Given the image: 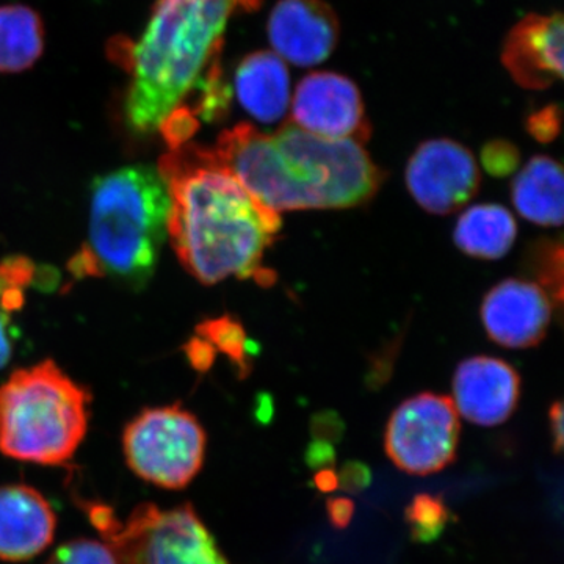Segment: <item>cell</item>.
<instances>
[{
	"instance_id": "1",
	"label": "cell",
	"mask_w": 564,
	"mask_h": 564,
	"mask_svg": "<svg viewBox=\"0 0 564 564\" xmlns=\"http://www.w3.org/2000/svg\"><path fill=\"white\" fill-rule=\"evenodd\" d=\"M261 0H158L139 41L115 39L111 61L131 74L126 120L133 131H159L180 107L199 117L228 109L223 82V35L236 11L259 9Z\"/></svg>"
},
{
	"instance_id": "2",
	"label": "cell",
	"mask_w": 564,
	"mask_h": 564,
	"mask_svg": "<svg viewBox=\"0 0 564 564\" xmlns=\"http://www.w3.org/2000/svg\"><path fill=\"white\" fill-rule=\"evenodd\" d=\"M158 170L169 188V237L192 276L206 285L231 276L273 284L262 261L280 232V214L256 202L199 144L170 150Z\"/></svg>"
},
{
	"instance_id": "3",
	"label": "cell",
	"mask_w": 564,
	"mask_h": 564,
	"mask_svg": "<svg viewBox=\"0 0 564 564\" xmlns=\"http://www.w3.org/2000/svg\"><path fill=\"white\" fill-rule=\"evenodd\" d=\"M215 158L267 209H347L377 195L384 174L356 140L314 135L289 122L276 133L251 124L223 131Z\"/></svg>"
},
{
	"instance_id": "4",
	"label": "cell",
	"mask_w": 564,
	"mask_h": 564,
	"mask_svg": "<svg viewBox=\"0 0 564 564\" xmlns=\"http://www.w3.org/2000/svg\"><path fill=\"white\" fill-rule=\"evenodd\" d=\"M169 188L154 166L104 174L93 182L88 242L69 262L70 272L143 289L169 237Z\"/></svg>"
},
{
	"instance_id": "5",
	"label": "cell",
	"mask_w": 564,
	"mask_h": 564,
	"mask_svg": "<svg viewBox=\"0 0 564 564\" xmlns=\"http://www.w3.org/2000/svg\"><path fill=\"white\" fill-rule=\"evenodd\" d=\"M91 395L54 361L17 370L0 386V454L63 466L84 443Z\"/></svg>"
},
{
	"instance_id": "6",
	"label": "cell",
	"mask_w": 564,
	"mask_h": 564,
	"mask_svg": "<svg viewBox=\"0 0 564 564\" xmlns=\"http://www.w3.org/2000/svg\"><path fill=\"white\" fill-rule=\"evenodd\" d=\"M207 434L202 423L181 408H148L126 425V464L141 480L181 491L198 477L206 459Z\"/></svg>"
},
{
	"instance_id": "7",
	"label": "cell",
	"mask_w": 564,
	"mask_h": 564,
	"mask_svg": "<svg viewBox=\"0 0 564 564\" xmlns=\"http://www.w3.org/2000/svg\"><path fill=\"white\" fill-rule=\"evenodd\" d=\"M106 543L120 564H229L192 503H140Z\"/></svg>"
},
{
	"instance_id": "8",
	"label": "cell",
	"mask_w": 564,
	"mask_h": 564,
	"mask_svg": "<svg viewBox=\"0 0 564 564\" xmlns=\"http://www.w3.org/2000/svg\"><path fill=\"white\" fill-rule=\"evenodd\" d=\"M458 411L451 397L422 392L404 400L389 419L386 455L404 474L425 477L455 463L458 454Z\"/></svg>"
},
{
	"instance_id": "9",
	"label": "cell",
	"mask_w": 564,
	"mask_h": 564,
	"mask_svg": "<svg viewBox=\"0 0 564 564\" xmlns=\"http://www.w3.org/2000/svg\"><path fill=\"white\" fill-rule=\"evenodd\" d=\"M480 169L473 152L454 140L425 141L406 166L408 191L430 214L462 209L480 188Z\"/></svg>"
},
{
	"instance_id": "10",
	"label": "cell",
	"mask_w": 564,
	"mask_h": 564,
	"mask_svg": "<svg viewBox=\"0 0 564 564\" xmlns=\"http://www.w3.org/2000/svg\"><path fill=\"white\" fill-rule=\"evenodd\" d=\"M292 120L304 131L325 139L364 143L370 137L361 93L340 74L304 77L293 96Z\"/></svg>"
},
{
	"instance_id": "11",
	"label": "cell",
	"mask_w": 564,
	"mask_h": 564,
	"mask_svg": "<svg viewBox=\"0 0 564 564\" xmlns=\"http://www.w3.org/2000/svg\"><path fill=\"white\" fill-rule=\"evenodd\" d=\"M552 304L536 282L505 280L486 293L481 322L494 343L507 348L534 347L544 339Z\"/></svg>"
},
{
	"instance_id": "12",
	"label": "cell",
	"mask_w": 564,
	"mask_h": 564,
	"mask_svg": "<svg viewBox=\"0 0 564 564\" xmlns=\"http://www.w3.org/2000/svg\"><path fill=\"white\" fill-rule=\"evenodd\" d=\"M274 54L295 66H314L333 54L339 21L323 0H281L269 20Z\"/></svg>"
},
{
	"instance_id": "13",
	"label": "cell",
	"mask_w": 564,
	"mask_h": 564,
	"mask_svg": "<svg viewBox=\"0 0 564 564\" xmlns=\"http://www.w3.org/2000/svg\"><path fill=\"white\" fill-rule=\"evenodd\" d=\"M521 378L510 364L491 356H474L459 364L454 377L458 414L480 426L507 422L518 408Z\"/></svg>"
},
{
	"instance_id": "14",
	"label": "cell",
	"mask_w": 564,
	"mask_h": 564,
	"mask_svg": "<svg viewBox=\"0 0 564 564\" xmlns=\"http://www.w3.org/2000/svg\"><path fill=\"white\" fill-rule=\"evenodd\" d=\"M502 62L513 79L530 90H544L563 76V17L530 14L508 35Z\"/></svg>"
},
{
	"instance_id": "15",
	"label": "cell",
	"mask_w": 564,
	"mask_h": 564,
	"mask_svg": "<svg viewBox=\"0 0 564 564\" xmlns=\"http://www.w3.org/2000/svg\"><path fill=\"white\" fill-rule=\"evenodd\" d=\"M57 516L50 500L31 485L0 486V560L22 563L50 547Z\"/></svg>"
},
{
	"instance_id": "16",
	"label": "cell",
	"mask_w": 564,
	"mask_h": 564,
	"mask_svg": "<svg viewBox=\"0 0 564 564\" xmlns=\"http://www.w3.org/2000/svg\"><path fill=\"white\" fill-rule=\"evenodd\" d=\"M236 93L256 120L267 124L281 121L291 104V77L284 61L274 52L248 55L236 73Z\"/></svg>"
},
{
	"instance_id": "17",
	"label": "cell",
	"mask_w": 564,
	"mask_h": 564,
	"mask_svg": "<svg viewBox=\"0 0 564 564\" xmlns=\"http://www.w3.org/2000/svg\"><path fill=\"white\" fill-rule=\"evenodd\" d=\"M563 170L547 155H534L513 181L516 210L540 226H562Z\"/></svg>"
},
{
	"instance_id": "18",
	"label": "cell",
	"mask_w": 564,
	"mask_h": 564,
	"mask_svg": "<svg viewBox=\"0 0 564 564\" xmlns=\"http://www.w3.org/2000/svg\"><path fill=\"white\" fill-rule=\"evenodd\" d=\"M518 225L511 212L499 204H477L464 210L456 221V247L473 258H503L514 245Z\"/></svg>"
},
{
	"instance_id": "19",
	"label": "cell",
	"mask_w": 564,
	"mask_h": 564,
	"mask_svg": "<svg viewBox=\"0 0 564 564\" xmlns=\"http://www.w3.org/2000/svg\"><path fill=\"white\" fill-rule=\"evenodd\" d=\"M44 50V28L31 7H0V73L32 68Z\"/></svg>"
},
{
	"instance_id": "20",
	"label": "cell",
	"mask_w": 564,
	"mask_h": 564,
	"mask_svg": "<svg viewBox=\"0 0 564 564\" xmlns=\"http://www.w3.org/2000/svg\"><path fill=\"white\" fill-rule=\"evenodd\" d=\"M452 513L440 494H417L404 510V519L410 524L411 540L419 544H430L440 540Z\"/></svg>"
},
{
	"instance_id": "21",
	"label": "cell",
	"mask_w": 564,
	"mask_h": 564,
	"mask_svg": "<svg viewBox=\"0 0 564 564\" xmlns=\"http://www.w3.org/2000/svg\"><path fill=\"white\" fill-rule=\"evenodd\" d=\"M198 337L209 343L215 351L225 352L242 377L250 373L247 334L236 318L229 315L210 318L198 326Z\"/></svg>"
},
{
	"instance_id": "22",
	"label": "cell",
	"mask_w": 564,
	"mask_h": 564,
	"mask_svg": "<svg viewBox=\"0 0 564 564\" xmlns=\"http://www.w3.org/2000/svg\"><path fill=\"white\" fill-rule=\"evenodd\" d=\"M563 245L552 240H540L530 248L529 270L538 280V285L556 306L563 303Z\"/></svg>"
},
{
	"instance_id": "23",
	"label": "cell",
	"mask_w": 564,
	"mask_h": 564,
	"mask_svg": "<svg viewBox=\"0 0 564 564\" xmlns=\"http://www.w3.org/2000/svg\"><path fill=\"white\" fill-rule=\"evenodd\" d=\"M46 564H120V560L106 541L77 538L55 549Z\"/></svg>"
},
{
	"instance_id": "24",
	"label": "cell",
	"mask_w": 564,
	"mask_h": 564,
	"mask_svg": "<svg viewBox=\"0 0 564 564\" xmlns=\"http://www.w3.org/2000/svg\"><path fill=\"white\" fill-rule=\"evenodd\" d=\"M481 163L494 177H507L518 172L521 152L507 140H492L481 151Z\"/></svg>"
},
{
	"instance_id": "25",
	"label": "cell",
	"mask_w": 564,
	"mask_h": 564,
	"mask_svg": "<svg viewBox=\"0 0 564 564\" xmlns=\"http://www.w3.org/2000/svg\"><path fill=\"white\" fill-rule=\"evenodd\" d=\"M198 129V118L187 107H180L165 118L159 131L163 133V139H165L170 150H176L182 144L188 143V140L195 135Z\"/></svg>"
},
{
	"instance_id": "26",
	"label": "cell",
	"mask_w": 564,
	"mask_h": 564,
	"mask_svg": "<svg viewBox=\"0 0 564 564\" xmlns=\"http://www.w3.org/2000/svg\"><path fill=\"white\" fill-rule=\"evenodd\" d=\"M562 110L558 106H547L527 120V131L540 143H551L560 133Z\"/></svg>"
},
{
	"instance_id": "27",
	"label": "cell",
	"mask_w": 564,
	"mask_h": 564,
	"mask_svg": "<svg viewBox=\"0 0 564 564\" xmlns=\"http://www.w3.org/2000/svg\"><path fill=\"white\" fill-rule=\"evenodd\" d=\"M82 502H84V500H82ZM82 510L87 513L88 521L98 530L104 541L117 532L118 527L121 525V519L118 518L110 505L85 500V502L82 503Z\"/></svg>"
},
{
	"instance_id": "28",
	"label": "cell",
	"mask_w": 564,
	"mask_h": 564,
	"mask_svg": "<svg viewBox=\"0 0 564 564\" xmlns=\"http://www.w3.org/2000/svg\"><path fill=\"white\" fill-rule=\"evenodd\" d=\"M345 433V423L340 415L333 411H322L311 419V434L314 440L339 444Z\"/></svg>"
},
{
	"instance_id": "29",
	"label": "cell",
	"mask_w": 564,
	"mask_h": 564,
	"mask_svg": "<svg viewBox=\"0 0 564 564\" xmlns=\"http://www.w3.org/2000/svg\"><path fill=\"white\" fill-rule=\"evenodd\" d=\"M339 488L348 494H361L372 484V470L362 462H347L340 467Z\"/></svg>"
},
{
	"instance_id": "30",
	"label": "cell",
	"mask_w": 564,
	"mask_h": 564,
	"mask_svg": "<svg viewBox=\"0 0 564 564\" xmlns=\"http://www.w3.org/2000/svg\"><path fill=\"white\" fill-rule=\"evenodd\" d=\"M336 462V452H334L333 445L325 441H313L304 452V463L313 470L334 469Z\"/></svg>"
},
{
	"instance_id": "31",
	"label": "cell",
	"mask_w": 564,
	"mask_h": 564,
	"mask_svg": "<svg viewBox=\"0 0 564 564\" xmlns=\"http://www.w3.org/2000/svg\"><path fill=\"white\" fill-rule=\"evenodd\" d=\"M326 513L334 529H347L355 516V502L347 497H329L326 500Z\"/></svg>"
},
{
	"instance_id": "32",
	"label": "cell",
	"mask_w": 564,
	"mask_h": 564,
	"mask_svg": "<svg viewBox=\"0 0 564 564\" xmlns=\"http://www.w3.org/2000/svg\"><path fill=\"white\" fill-rule=\"evenodd\" d=\"M187 350L192 366L195 367L196 370H199V372L209 369L212 362H214L215 350L212 348V345L202 339V337L193 339L192 343L188 344Z\"/></svg>"
},
{
	"instance_id": "33",
	"label": "cell",
	"mask_w": 564,
	"mask_h": 564,
	"mask_svg": "<svg viewBox=\"0 0 564 564\" xmlns=\"http://www.w3.org/2000/svg\"><path fill=\"white\" fill-rule=\"evenodd\" d=\"M549 421H551V434H552V448L555 454H560L563 451L564 436H563V403L555 402L549 410Z\"/></svg>"
},
{
	"instance_id": "34",
	"label": "cell",
	"mask_w": 564,
	"mask_h": 564,
	"mask_svg": "<svg viewBox=\"0 0 564 564\" xmlns=\"http://www.w3.org/2000/svg\"><path fill=\"white\" fill-rule=\"evenodd\" d=\"M9 325V313H6L3 307L0 306V369H3L11 358Z\"/></svg>"
},
{
	"instance_id": "35",
	"label": "cell",
	"mask_w": 564,
	"mask_h": 564,
	"mask_svg": "<svg viewBox=\"0 0 564 564\" xmlns=\"http://www.w3.org/2000/svg\"><path fill=\"white\" fill-rule=\"evenodd\" d=\"M314 486L321 492H334L339 489V477L334 469L317 470L314 475Z\"/></svg>"
}]
</instances>
